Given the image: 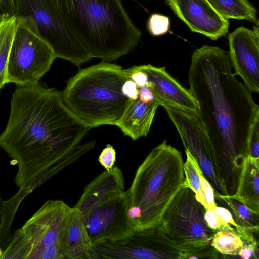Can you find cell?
I'll use <instances>...</instances> for the list:
<instances>
[{"mask_svg": "<svg viewBox=\"0 0 259 259\" xmlns=\"http://www.w3.org/2000/svg\"><path fill=\"white\" fill-rule=\"evenodd\" d=\"M63 18L93 58L114 61L141 39L121 0H55Z\"/></svg>", "mask_w": 259, "mask_h": 259, "instance_id": "3957f363", "label": "cell"}, {"mask_svg": "<svg viewBox=\"0 0 259 259\" xmlns=\"http://www.w3.org/2000/svg\"><path fill=\"white\" fill-rule=\"evenodd\" d=\"M243 244L240 237L229 230L217 231L211 242V245L218 252L225 255H238Z\"/></svg>", "mask_w": 259, "mask_h": 259, "instance_id": "7402d4cb", "label": "cell"}, {"mask_svg": "<svg viewBox=\"0 0 259 259\" xmlns=\"http://www.w3.org/2000/svg\"><path fill=\"white\" fill-rule=\"evenodd\" d=\"M215 199L231 213L237 225V233L243 243L255 241L254 233H258V215L251 212L243 203L231 195H214Z\"/></svg>", "mask_w": 259, "mask_h": 259, "instance_id": "d6986e66", "label": "cell"}, {"mask_svg": "<svg viewBox=\"0 0 259 259\" xmlns=\"http://www.w3.org/2000/svg\"><path fill=\"white\" fill-rule=\"evenodd\" d=\"M162 107L179 134L185 149L195 159L213 187L214 195H229L221 160L197 113L168 105Z\"/></svg>", "mask_w": 259, "mask_h": 259, "instance_id": "7c38bea8", "label": "cell"}, {"mask_svg": "<svg viewBox=\"0 0 259 259\" xmlns=\"http://www.w3.org/2000/svg\"><path fill=\"white\" fill-rule=\"evenodd\" d=\"M233 68L251 93L259 92V35L241 26L228 35Z\"/></svg>", "mask_w": 259, "mask_h": 259, "instance_id": "4fadbf2b", "label": "cell"}, {"mask_svg": "<svg viewBox=\"0 0 259 259\" xmlns=\"http://www.w3.org/2000/svg\"><path fill=\"white\" fill-rule=\"evenodd\" d=\"M66 259H92L93 244L79 210L72 207L66 239Z\"/></svg>", "mask_w": 259, "mask_h": 259, "instance_id": "ac0fdd59", "label": "cell"}, {"mask_svg": "<svg viewBox=\"0 0 259 259\" xmlns=\"http://www.w3.org/2000/svg\"><path fill=\"white\" fill-rule=\"evenodd\" d=\"M205 207L196 194L184 185L164 212L160 223L166 234L177 244L186 249L188 258H217L211 245L216 232L205 220Z\"/></svg>", "mask_w": 259, "mask_h": 259, "instance_id": "ba28073f", "label": "cell"}, {"mask_svg": "<svg viewBox=\"0 0 259 259\" xmlns=\"http://www.w3.org/2000/svg\"><path fill=\"white\" fill-rule=\"evenodd\" d=\"M159 104L153 100L144 103L139 99L131 100L118 123L124 135L133 140L146 137L148 134Z\"/></svg>", "mask_w": 259, "mask_h": 259, "instance_id": "2e32d148", "label": "cell"}, {"mask_svg": "<svg viewBox=\"0 0 259 259\" xmlns=\"http://www.w3.org/2000/svg\"><path fill=\"white\" fill-rule=\"evenodd\" d=\"M129 79L122 67L102 62L79 70L61 92L67 107L91 127L117 126L131 100L122 87Z\"/></svg>", "mask_w": 259, "mask_h": 259, "instance_id": "5b68a950", "label": "cell"}, {"mask_svg": "<svg viewBox=\"0 0 259 259\" xmlns=\"http://www.w3.org/2000/svg\"><path fill=\"white\" fill-rule=\"evenodd\" d=\"M91 128L67 107L56 89L40 82L16 88L0 147L17 165V186L36 188L78 160L95 146V140L80 144Z\"/></svg>", "mask_w": 259, "mask_h": 259, "instance_id": "6da1fadb", "label": "cell"}, {"mask_svg": "<svg viewBox=\"0 0 259 259\" xmlns=\"http://www.w3.org/2000/svg\"><path fill=\"white\" fill-rule=\"evenodd\" d=\"M231 195L253 213L259 214V159L245 157L240 168L236 191Z\"/></svg>", "mask_w": 259, "mask_h": 259, "instance_id": "e0dca14e", "label": "cell"}, {"mask_svg": "<svg viewBox=\"0 0 259 259\" xmlns=\"http://www.w3.org/2000/svg\"><path fill=\"white\" fill-rule=\"evenodd\" d=\"M3 14L14 16L13 0H0V15Z\"/></svg>", "mask_w": 259, "mask_h": 259, "instance_id": "d6a6232c", "label": "cell"}, {"mask_svg": "<svg viewBox=\"0 0 259 259\" xmlns=\"http://www.w3.org/2000/svg\"><path fill=\"white\" fill-rule=\"evenodd\" d=\"M259 159V121L254 126L249 142L247 156Z\"/></svg>", "mask_w": 259, "mask_h": 259, "instance_id": "4316f807", "label": "cell"}, {"mask_svg": "<svg viewBox=\"0 0 259 259\" xmlns=\"http://www.w3.org/2000/svg\"><path fill=\"white\" fill-rule=\"evenodd\" d=\"M100 163L108 171L114 167L116 161V151L110 144H107L103 149L98 158Z\"/></svg>", "mask_w": 259, "mask_h": 259, "instance_id": "484cf974", "label": "cell"}, {"mask_svg": "<svg viewBox=\"0 0 259 259\" xmlns=\"http://www.w3.org/2000/svg\"><path fill=\"white\" fill-rule=\"evenodd\" d=\"M16 22L15 16L0 15V91L7 84V66Z\"/></svg>", "mask_w": 259, "mask_h": 259, "instance_id": "44dd1931", "label": "cell"}, {"mask_svg": "<svg viewBox=\"0 0 259 259\" xmlns=\"http://www.w3.org/2000/svg\"><path fill=\"white\" fill-rule=\"evenodd\" d=\"M168 17L159 14H152L148 21L147 27L149 33L153 36H158L166 33L169 28Z\"/></svg>", "mask_w": 259, "mask_h": 259, "instance_id": "d4e9b609", "label": "cell"}, {"mask_svg": "<svg viewBox=\"0 0 259 259\" xmlns=\"http://www.w3.org/2000/svg\"><path fill=\"white\" fill-rule=\"evenodd\" d=\"M74 207L81 213L93 245L122 239L135 231L128 217L123 174L118 167L88 184Z\"/></svg>", "mask_w": 259, "mask_h": 259, "instance_id": "8992f818", "label": "cell"}, {"mask_svg": "<svg viewBox=\"0 0 259 259\" xmlns=\"http://www.w3.org/2000/svg\"><path fill=\"white\" fill-rule=\"evenodd\" d=\"M188 253L166 234L161 223L113 241L93 245L92 259H185Z\"/></svg>", "mask_w": 259, "mask_h": 259, "instance_id": "8fae6325", "label": "cell"}, {"mask_svg": "<svg viewBox=\"0 0 259 259\" xmlns=\"http://www.w3.org/2000/svg\"><path fill=\"white\" fill-rule=\"evenodd\" d=\"M72 207L48 200L13 234L2 259H66V239Z\"/></svg>", "mask_w": 259, "mask_h": 259, "instance_id": "52a82bcc", "label": "cell"}, {"mask_svg": "<svg viewBox=\"0 0 259 259\" xmlns=\"http://www.w3.org/2000/svg\"><path fill=\"white\" fill-rule=\"evenodd\" d=\"M200 190L196 197L206 209H214L217 206L215 201L214 190L202 171L200 173Z\"/></svg>", "mask_w": 259, "mask_h": 259, "instance_id": "cb8c5ba5", "label": "cell"}, {"mask_svg": "<svg viewBox=\"0 0 259 259\" xmlns=\"http://www.w3.org/2000/svg\"><path fill=\"white\" fill-rule=\"evenodd\" d=\"M166 2L192 32L215 40L228 31V20L220 16L207 0H166Z\"/></svg>", "mask_w": 259, "mask_h": 259, "instance_id": "5bb4252c", "label": "cell"}, {"mask_svg": "<svg viewBox=\"0 0 259 259\" xmlns=\"http://www.w3.org/2000/svg\"><path fill=\"white\" fill-rule=\"evenodd\" d=\"M13 4L15 17L29 19L34 23L56 58L79 66L93 58L67 24L55 0H13Z\"/></svg>", "mask_w": 259, "mask_h": 259, "instance_id": "9c48e42d", "label": "cell"}, {"mask_svg": "<svg viewBox=\"0 0 259 259\" xmlns=\"http://www.w3.org/2000/svg\"><path fill=\"white\" fill-rule=\"evenodd\" d=\"M138 99L144 103H148L152 100H155L153 93L146 86L139 89Z\"/></svg>", "mask_w": 259, "mask_h": 259, "instance_id": "1f68e13d", "label": "cell"}, {"mask_svg": "<svg viewBox=\"0 0 259 259\" xmlns=\"http://www.w3.org/2000/svg\"><path fill=\"white\" fill-rule=\"evenodd\" d=\"M3 253V250L0 247V257L2 256V254Z\"/></svg>", "mask_w": 259, "mask_h": 259, "instance_id": "e575fe53", "label": "cell"}, {"mask_svg": "<svg viewBox=\"0 0 259 259\" xmlns=\"http://www.w3.org/2000/svg\"><path fill=\"white\" fill-rule=\"evenodd\" d=\"M17 22L8 58L7 84L34 85L48 72L56 57L29 19L16 18Z\"/></svg>", "mask_w": 259, "mask_h": 259, "instance_id": "30bf717a", "label": "cell"}, {"mask_svg": "<svg viewBox=\"0 0 259 259\" xmlns=\"http://www.w3.org/2000/svg\"><path fill=\"white\" fill-rule=\"evenodd\" d=\"M181 152L164 140L138 168L127 191L128 217L135 230L159 224L185 184Z\"/></svg>", "mask_w": 259, "mask_h": 259, "instance_id": "277c9868", "label": "cell"}, {"mask_svg": "<svg viewBox=\"0 0 259 259\" xmlns=\"http://www.w3.org/2000/svg\"><path fill=\"white\" fill-rule=\"evenodd\" d=\"M223 18L257 22L256 10L247 0H207Z\"/></svg>", "mask_w": 259, "mask_h": 259, "instance_id": "ffe728a7", "label": "cell"}, {"mask_svg": "<svg viewBox=\"0 0 259 259\" xmlns=\"http://www.w3.org/2000/svg\"><path fill=\"white\" fill-rule=\"evenodd\" d=\"M204 218L206 223L209 228L215 231L218 230H222V223L218 217L214 213V209H206Z\"/></svg>", "mask_w": 259, "mask_h": 259, "instance_id": "4dcf8cb0", "label": "cell"}, {"mask_svg": "<svg viewBox=\"0 0 259 259\" xmlns=\"http://www.w3.org/2000/svg\"><path fill=\"white\" fill-rule=\"evenodd\" d=\"M3 201L0 195V224L2 221Z\"/></svg>", "mask_w": 259, "mask_h": 259, "instance_id": "836d02e7", "label": "cell"}, {"mask_svg": "<svg viewBox=\"0 0 259 259\" xmlns=\"http://www.w3.org/2000/svg\"><path fill=\"white\" fill-rule=\"evenodd\" d=\"M186 161L183 164L184 185L190 188L197 195L200 187V173L202 171L196 160L189 151L185 149Z\"/></svg>", "mask_w": 259, "mask_h": 259, "instance_id": "603a6c76", "label": "cell"}, {"mask_svg": "<svg viewBox=\"0 0 259 259\" xmlns=\"http://www.w3.org/2000/svg\"><path fill=\"white\" fill-rule=\"evenodd\" d=\"M258 243H243L238 253L242 258H258Z\"/></svg>", "mask_w": 259, "mask_h": 259, "instance_id": "f1b7e54d", "label": "cell"}, {"mask_svg": "<svg viewBox=\"0 0 259 259\" xmlns=\"http://www.w3.org/2000/svg\"><path fill=\"white\" fill-rule=\"evenodd\" d=\"M229 51L203 45L189 70V90L197 115L221 160L227 188L234 190L250 137L259 121V106L235 77Z\"/></svg>", "mask_w": 259, "mask_h": 259, "instance_id": "7a4b0ae2", "label": "cell"}, {"mask_svg": "<svg viewBox=\"0 0 259 259\" xmlns=\"http://www.w3.org/2000/svg\"><path fill=\"white\" fill-rule=\"evenodd\" d=\"M124 71L128 78L135 82L138 88L146 85L148 77L144 72L136 69L133 66L124 69Z\"/></svg>", "mask_w": 259, "mask_h": 259, "instance_id": "83f0119b", "label": "cell"}, {"mask_svg": "<svg viewBox=\"0 0 259 259\" xmlns=\"http://www.w3.org/2000/svg\"><path fill=\"white\" fill-rule=\"evenodd\" d=\"M138 90L136 83L130 79L124 82L121 88L123 94L132 100L138 99Z\"/></svg>", "mask_w": 259, "mask_h": 259, "instance_id": "f546056e", "label": "cell"}, {"mask_svg": "<svg viewBox=\"0 0 259 259\" xmlns=\"http://www.w3.org/2000/svg\"><path fill=\"white\" fill-rule=\"evenodd\" d=\"M147 75L146 84L159 105L170 106L197 113V103L189 89L183 87L166 70L151 64L133 66Z\"/></svg>", "mask_w": 259, "mask_h": 259, "instance_id": "9a60e30c", "label": "cell"}]
</instances>
